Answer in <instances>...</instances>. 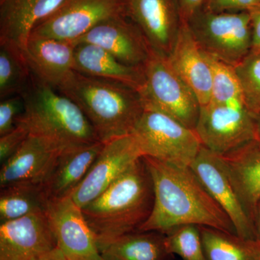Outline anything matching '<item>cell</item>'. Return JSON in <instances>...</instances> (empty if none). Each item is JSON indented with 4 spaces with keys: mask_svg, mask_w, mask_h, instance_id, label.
I'll return each instance as SVG.
<instances>
[{
    "mask_svg": "<svg viewBox=\"0 0 260 260\" xmlns=\"http://www.w3.org/2000/svg\"><path fill=\"white\" fill-rule=\"evenodd\" d=\"M153 179L154 205L138 232L166 234L194 225L236 234L232 220L210 195L190 167H179L143 156Z\"/></svg>",
    "mask_w": 260,
    "mask_h": 260,
    "instance_id": "6da1fadb",
    "label": "cell"
},
{
    "mask_svg": "<svg viewBox=\"0 0 260 260\" xmlns=\"http://www.w3.org/2000/svg\"><path fill=\"white\" fill-rule=\"evenodd\" d=\"M153 205V179L142 157L82 211L102 253L116 239L138 232Z\"/></svg>",
    "mask_w": 260,
    "mask_h": 260,
    "instance_id": "7a4b0ae2",
    "label": "cell"
},
{
    "mask_svg": "<svg viewBox=\"0 0 260 260\" xmlns=\"http://www.w3.org/2000/svg\"><path fill=\"white\" fill-rule=\"evenodd\" d=\"M58 90L80 108L104 143L132 134L145 110L136 89L75 70Z\"/></svg>",
    "mask_w": 260,
    "mask_h": 260,
    "instance_id": "3957f363",
    "label": "cell"
},
{
    "mask_svg": "<svg viewBox=\"0 0 260 260\" xmlns=\"http://www.w3.org/2000/svg\"><path fill=\"white\" fill-rule=\"evenodd\" d=\"M25 111L18 122L30 135L45 138L61 152L100 141L80 108L70 98L32 78L23 94Z\"/></svg>",
    "mask_w": 260,
    "mask_h": 260,
    "instance_id": "277c9868",
    "label": "cell"
},
{
    "mask_svg": "<svg viewBox=\"0 0 260 260\" xmlns=\"http://www.w3.org/2000/svg\"><path fill=\"white\" fill-rule=\"evenodd\" d=\"M186 23L200 49L217 60L235 68L251 53L252 30L247 11L202 9Z\"/></svg>",
    "mask_w": 260,
    "mask_h": 260,
    "instance_id": "5b68a950",
    "label": "cell"
},
{
    "mask_svg": "<svg viewBox=\"0 0 260 260\" xmlns=\"http://www.w3.org/2000/svg\"><path fill=\"white\" fill-rule=\"evenodd\" d=\"M132 134L143 156L179 167H190L202 148L195 130L148 108H145Z\"/></svg>",
    "mask_w": 260,
    "mask_h": 260,
    "instance_id": "8992f818",
    "label": "cell"
},
{
    "mask_svg": "<svg viewBox=\"0 0 260 260\" xmlns=\"http://www.w3.org/2000/svg\"><path fill=\"white\" fill-rule=\"evenodd\" d=\"M143 71L145 83L138 92L145 109L164 113L194 130L201 107L199 100L169 64L167 57L153 51Z\"/></svg>",
    "mask_w": 260,
    "mask_h": 260,
    "instance_id": "52a82bcc",
    "label": "cell"
},
{
    "mask_svg": "<svg viewBox=\"0 0 260 260\" xmlns=\"http://www.w3.org/2000/svg\"><path fill=\"white\" fill-rule=\"evenodd\" d=\"M195 132L205 148L222 155L256 140L255 115L244 101L200 107Z\"/></svg>",
    "mask_w": 260,
    "mask_h": 260,
    "instance_id": "ba28073f",
    "label": "cell"
},
{
    "mask_svg": "<svg viewBox=\"0 0 260 260\" xmlns=\"http://www.w3.org/2000/svg\"><path fill=\"white\" fill-rule=\"evenodd\" d=\"M122 16H126L124 0H65L30 36L74 44L99 24Z\"/></svg>",
    "mask_w": 260,
    "mask_h": 260,
    "instance_id": "9c48e42d",
    "label": "cell"
},
{
    "mask_svg": "<svg viewBox=\"0 0 260 260\" xmlns=\"http://www.w3.org/2000/svg\"><path fill=\"white\" fill-rule=\"evenodd\" d=\"M190 167L231 219L238 237L244 239H256L252 218L220 157L202 145Z\"/></svg>",
    "mask_w": 260,
    "mask_h": 260,
    "instance_id": "30bf717a",
    "label": "cell"
},
{
    "mask_svg": "<svg viewBox=\"0 0 260 260\" xmlns=\"http://www.w3.org/2000/svg\"><path fill=\"white\" fill-rule=\"evenodd\" d=\"M142 157L143 153L133 134L109 140L104 143L88 174L70 197L82 209L102 194Z\"/></svg>",
    "mask_w": 260,
    "mask_h": 260,
    "instance_id": "8fae6325",
    "label": "cell"
},
{
    "mask_svg": "<svg viewBox=\"0 0 260 260\" xmlns=\"http://www.w3.org/2000/svg\"><path fill=\"white\" fill-rule=\"evenodd\" d=\"M47 216L57 247L68 260H103L96 239L71 197L49 203Z\"/></svg>",
    "mask_w": 260,
    "mask_h": 260,
    "instance_id": "7c38bea8",
    "label": "cell"
},
{
    "mask_svg": "<svg viewBox=\"0 0 260 260\" xmlns=\"http://www.w3.org/2000/svg\"><path fill=\"white\" fill-rule=\"evenodd\" d=\"M124 5L126 16L143 32L152 50L168 57L183 22L178 0H124Z\"/></svg>",
    "mask_w": 260,
    "mask_h": 260,
    "instance_id": "4fadbf2b",
    "label": "cell"
},
{
    "mask_svg": "<svg viewBox=\"0 0 260 260\" xmlns=\"http://www.w3.org/2000/svg\"><path fill=\"white\" fill-rule=\"evenodd\" d=\"M56 246L47 213L0 224V260H32Z\"/></svg>",
    "mask_w": 260,
    "mask_h": 260,
    "instance_id": "5bb4252c",
    "label": "cell"
},
{
    "mask_svg": "<svg viewBox=\"0 0 260 260\" xmlns=\"http://www.w3.org/2000/svg\"><path fill=\"white\" fill-rule=\"evenodd\" d=\"M89 43L110 53L123 64L144 66L153 50L136 24L126 16L106 20L74 43Z\"/></svg>",
    "mask_w": 260,
    "mask_h": 260,
    "instance_id": "9a60e30c",
    "label": "cell"
},
{
    "mask_svg": "<svg viewBox=\"0 0 260 260\" xmlns=\"http://www.w3.org/2000/svg\"><path fill=\"white\" fill-rule=\"evenodd\" d=\"M61 153L49 140L29 135L14 155L2 164L0 186L25 182L43 184Z\"/></svg>",
    "mask_w": 260,
    "mask_h": 260,
    "instance_id": "2e32d148",
    "label": "cell"
},
{
    "mask_svg": "<svg viewBox=\"0 0 260 260\" xmlns=\"http://www.w3.org/2000/svg\"><path fill=\"white\" fill-rule=\"evenodd\" d=\"M74 49L71 42L30 36L23 51L32 77L58 90L74 71Z\"/></svg>",
    "mask_w": 260,
    "mask_h": 260,
    "instance_id": "e0dca14e",
    "label": "cell"
},
{
    "mask_svg": "<svg viewBox=\"0 0 260 260\" xmlns=\"http://www.w3.org/2000/svg\"><path fill=\"white\" fill-rule=\"evenodd\" d=\"M167 59L174 71L194 92L200 106L210 103L211 67L185 22L181 24L177 40Z\"/></svg>",
    "mask_w": 260,
    "mask_h": 260,
    "instance_id": "ac0fdd59",
    "label": "cell"
},
{
    "mask_svg": "<svg viewBox=\"0 0 260 260\" xmlns=\"http://www.w3.org/2000/svg\"><path fill=\"white\" fill-rule=\"evenodd\" d=\"M65 0H5L0 4V42L25 49L32 30Z\"/></svg>",
    "mask_w": 260,
    "mask_h": 260,
    "instance_id": "d6986e66",
    "label": "cell"
},
{
    "mask_svg": "<svg viewBox=\"0 0 260 260\" xmlns=\"http://www.w3.org/2000/svg\"><path fill=\"white\" fill-rule=\"evenodd\" d=\"M104 143L101 141L68 149L59 154L43 183L49 201L68 198L83 180Z\"/></svg>",
    "mask_w": 260,
    "mask_h": 260,
    "instance_id": "ffe728a7",
    "label": "cell"
},
{
    "mask_svg": "<svg viewBox=\"0 0 260 260\" xmlns=\"http://www.w3.org/2000/svg\"><path fill=\"white\" fill-rule=\"evenodd\" d=\"M74 70L94 78L125 84L138 91L145 83L143 67L123 64L110 53L89 43L75 44Z\"/></svg>",
    "mask_w": 260,
    "mask_h": 260,
    "instance_id": "44dd1931",
    "label": "cell"
},
{
    "mask_svg": "<svg viewBox=\"0 0 260 260\" xmlns=\"http://www.w3.org/2000/svg\"><path fill=\"white\" fill-rule=\"evenodd\" d=\"M219 156L254 222L256 206L260 201L259 145L254 140Z\"/></svg>",
    "mask_w": 260,
    "mask_h": 260,
    "instance_id": "7402d4cb",
    "label": "cell"
},
{
    "mask_svg": "<svg viewBox=\"0 0 260 260\" xmlns=\"http://www.w3.org/2000/svg\"><path fill=\"white\" fill-rule=\"evenodd\" d=\"M49 203L43 184L25 182L5 186L0 193V223L47 213Z\"/></svg>",
    "mask_w": 260,
    "mask_h": 260,
    "instance_id": "603a6c76",
    "label": "cell"
},
{
    "mask_svg": "<svg viewBox=\"0 0 260 260\" xmlns=\"http://www.w3.org/2000/svg\"><path fill=\"white\" fill-rule=\"evenodd\" d=\"M208 260H260V242L213 228L200 226Z\"/></svg>",
    "mask_w": 260,
    "mask_h": 260,
    "instance_id": "cb8c5ba5",
    "label": "cell"
},
{
    "mask_svg": "<svg viewBox=\"0 0 260 260\" xmlns=\"http://www.w3.org/2000/svg\"><path fill=\"white\" fill-rule=\"evenodd\" d=\"M119 260H164L169 255L165 235L156 232H135L122 236L103 250Z\"/></svg>",
    "mask_w": 260,
    "mask_h": 260,
    "instance_id": "d4e9b609",
    "label": "cell"
},
{
    "mask_svg": "<svg viewBox=\"0 0 260 260\" xmlns=\"http://www.w3.org/2000/svg\"><path fill=\"white\" fill-rule=\"evenodd\" d=\"M23 49L10 42H0V99L23 95L32 81Z\"/></svg>",
    "mask_w": 260,
    "mask_h": 260,
    "instance_id": "484cf974",
    "label": "cell"
},
{
    "mask_svg": "<svg viewBox=\"0 0 260 260\" xmlns=\"http://www.w3.org/2000/svg\"><path fill=\"white\" fill-rule=\"evenodd\" d=\"M164 235L166 248L169 254H176L182 260H208L205 256L200 226L180 225Z\"/></svg>",
    "mask_w": 260,
    "mask_h": 260,
    "instance_id": "4316f807",
    "label": "cell"
},
{
    "mask_svg": "<svg viewBox=\"0 0 260 260\" xmlns=\"http://www.w3.org/2000/svg\"><path fill=\"white\" fill-rule=\"evenodd\" d=\"M206 56L212 69L210 102L225 104L236 101H244L242 87L234 67L217 60L208 54Z\"/></svg>",
    "mask_w": 260,
    "mask_h": 260,
    "instance_id": "83f0119b",
    "label": "cell"
},
{
    "mask_svg": "<svg viewBox=\"0 0 260 260\" xmlns=\"http://www.w3.org/2000/svg\"><path fill=\"white\" fill-rule=\"evenodd\" d=\"M244 103L254 115L260 114V52H251L234 68Z\"/></svg>",
    "mask_w": 260,
    "mask_h": 260,
    "instance_id": "f1b7e54d",
    "label": "cell"
},
{
    "mask_svg": "<svg viewBox=\"0 0 260 260\" xmlns=\"http://www.w3.org/2000/svg\"><path fill=\"white\" fill-rule=\"evenodd\" d=\"M25 111V100L22 95L1 99L0 102V136L12 131Z\"/></svg>",
    "mask_w": 260,
    "mask_h": 260,
    "instance_id": "f546056e",
    "label": "cell"
},
{
    "mask_svg": "<svg viewBox=\"0 0 260 260\" xmlns=\"http://www.w3.org/2000/svg\"><path fill=\"white\" fill-rule=\"evenodd\" d=\"M30 132L25 124L18 122L16 126L6 134L0 136V162L3 164L20 148Z\"/></svg>",
    "mask_w": 260,
    "mask_h": 260,
    "instance_id": "4dcf8cb0",
    "label": "cell"
},
{
    "mask_svg": "<svg viewBox=\"0 0 260 260\" xmlns=\"http://www.w3.org/2000/svg\"><path fill=\"white\" fill-rule=\"evenodd\" d=\"M260 0H207L203 9L215 13H238L249 11Z\"/></svg>",
    "mask_w": 260,
    "mask_h": 260,
    "instance_id": "1f68e13d",
    "label": "cell"
},
{
    "mask_svg": "<svg viewBox=\"0 0 260 260\" xmlns=\"http://www.w3.org/2000/svg\"><path fill=\"white\" fill-rule=\"evenodd\" d=\"M207 0H178L183 22L189 21L191 17L204 8Z\"/></svg>",
    "mask_w": 260,
    "mask_h": 260,
    "instance_id": "d6a6232c",
    "label": "cell"
},
{
    "mask_svg": "<svg viewBox=\"0 0 260 260\" xmlns=\"http://www.w3.org/2000/svg\"><path fill=\"white\" fill-rule=\"evenodd\" d=\"M250 15L252 30V47L251 52H260V3L248 11Z\"/></svg>",
    "mask_w": 260,
    "mask_h": 260,
    "instance_id": "836d02e7",
    "label": "cell"
},
{
    "mask_svg": "<svg viewBox=\"0 0 260 260\" xmlns=\"http://www.w3.org/2000/svg\"><path fill=\"white\" fill-rule=\"evenodd\" d=\"M32 260H68L66 256L64 255L60 249L56 246L55 249H52L50 251L42 254V255L37 256Z\"/></svg>",
    "mask_w": 260,
    "mask_h": 260,
    "instance_id": "e575fe53",
    "label": "cell"
},
{
    "mask_svg": "<svg viewBox=\"0 0 260 260\" xmlns=\"http://www.w3.org/2000/svg\"><path fill=\"white\" fill-rule=\"evenodd\" d=\"M254 227H255L256 239L260 242V201L256 206L254 218Z\"/></svg>",
    "mask_w": 260,
    "mask_h": 260,
    "instance_id": "d590c367",
    "label": "cell"
},
{
    "mask_svg": "<svg viewBox=\"0 0 260 260\" xmlns=\"http://www.w3.org/2000/svg\"><path fill=\"white\" fill-rule=\"evenodd\" d=\"M256 120V142L260 146V114L255 116Z\"/></svg>",
    "mask_w": 260,
    "mask_h": 260,
    "instance_id": "8d00e7d4",
    "label": "cell"
},
{
    "mask_svg": "<svg viewBox=\"0 0 260 260\" xmlns=\"http://www.w3.org/2000/svg\"><path fill=\"white\" fill-rule=\"evenodd\" d=\"M103 260H119L112 255L108 254H102Z\"/></svg>",
    "mask_w": 260,
    "mask_h": 260,
    "instance_id": "74e56055",
    "label": "cell"
},
{
    "mask_svg": "<svg viewBox=\"0 0 260 260\" xmlns=\"http://www.w3.org/2000/svg\"><path fill=\"white\" fill-rule=\"evenodd\" d=\"M4 1L5 0H0V4H1V3H3Z\"/></svg>",
    "mask_w": 260,
    "mask_h": 260,
    "instance_id": "f35d334b",
    "label": "cell"
},
{
    "mask_svg": "<svg viewBox=\"0 0 260 260\" xmlns=\"http://www.w3.org/2000/svg\"></svg>",
    "mask_w": 260,
    "mask_h": 260,
    "instance_id": "ab89813d",
    "label": "cell"
}]
</instances>
